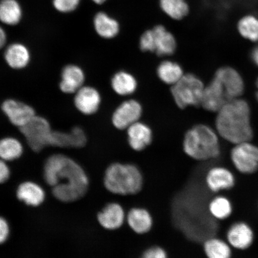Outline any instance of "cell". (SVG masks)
Segmentation results:
<instances>
[{
    "mask_svg": "<svg viewBox=\"0 0 258 258\" xmlns=\"http://www.w3.org/2000/svg\"><path fill=\"white\" fill-rule=\"evenodd\" d=\"M160 8L164 14L175 20H181L189 14L185 0H160Z\"/></svg>",
    "mask_w": 258,
    "mask_h": 258,
    "instance_id": "f546056e",
    "label": "cell"
},
{
    "mask_svg": "<svg viewBox=\"0 0 258 258\" xmlns=\"http://www.w3.org/2000/svg\"><path fill=\"white\" fill-rule=\"evenodd\" d=\"M4 57L6 63L11 69L21 70L30 63L31 55L30 50L25 45L14 43L6 48Z\"/></svg>",
    "mask_w": 258,
    "mask_h": 258,
    "instance_id": "ffe728a7",
    "label": "cell"
},
{
    "mask_svg": "<svg viewBox=\"0 0 258 258\" xmlns=\"http://www.w3.org/2000/svg\"><path fill=\"white\" fill-rule=\"evenodd\" d=\"M125 219L126 213L124 208L117 202L108 203L97 215L100 225L109 231L120 229L124 224Z\"/></svg>",
    "mask_w": 258,
    "mask_h": 258,
    "instance_id": "2e32d148",
    "label": "cell"
},
{
    "mask_svg": "<svg viewBox=\"0 0 258 258\" xmlns=\"http://www.w3.org/2000/svg\"><path fill=\"white\" fill-rule=\"evenodd\" d=\"M203 250L207 258H231L232 248L227 240L213 236L203 241Z\"/></svg>",
    "mask_w": 258,
    "mask_h": 258,
    "instance_id": "d4e9b609",
    "label": "cell"
},
{
    "mask_svg": "<svg viewBox=\"0 0 258 258\" xmlns=\"http://www.w3.org/2000/svg\"><path fill=\"white\" fill-rule=\"evenodd\" d=\"M226 240L233 249L245 250L253 244L254 234L252 228L246 222H235L228 229Z\"/></svg>",
    "mask_w": 258,
    "mask_h": 258,
    "instance_id": "5bb4252c",
    "label": "cell"
},
{
    "mask_svg": "<svg viewBox=\"0 0 258 258\" xmlns=\"http://www.w3.org/2000/svg\"><path fill=\"white\" fill-rule=\"evenodd\" d=\"M157 75L166 85L172 86L184 75L182 67L178 63L170 60H164L157 68Z\"/></svg>",
    "mask_w": 258,
    "mask_h": 258,
    "instance_id": "cb8c5ba5",
    "label": "cell"
},
{
    "mask_svg": "<svg viewBox=\"0 0 258 258\" xmlns=\"http://www.w3.org/2000/svg\"><path fill=\"white\" fill-rule=\"evenodd\" d=\"M44 178L52 187L54 198L64 203L82 198L88 191L89 180L82 167L72 158L53 154L44 166Z\"/></svg>",
    "mask_w": 258,
    "mask_h": 258,
    "instance_id": "6da1fadb",
    "label": "cell"
},
{
    "mask_svg": "<svg viewBox=\"0 0 258 258\" xmlns=\"http://www.w3.org/2000/svg\"><path fill=\"white\" fill-rule=\"evenodd\" d=\"M251 57L254 64L258 67V46L254 47L252 51H251Z\"/></svg>",
    "mask_w": 258,
    "mask_h": 258,
    "instance_id": "d590c367",
    "label": "cell"
},
{
    "mask_svg": "<svg viewBox=\"0 0 258 258\" xmlns=\"http://www.w3.org/2000/svg\"><path fill=\"white\" fill-rule=\"evenodd\" d=\"M92 1L95 3L96 4L102 5L103 3H104L105 2L107 1V0H92Z\"/></svg>",
    "mask_w": 258,
    "mask_h": 258,
    "instance_id": "8d00e7d4",
    "label": "cell"
},
{
    "mask_svg": "<svg viewBox=\"0 0 258 258\" xmlns=\"http://www.w3.org/2000/svg\"><path fill=\"white\" fill-rule=\"evenodd\" d=\"M7 41V35L3 28L0 27V49L5 46Z\"/></svg>",
    "mask_w": 258,
    "mask_h": 258,
    "instance_id": "e575fe53",
    "label": "cell"
},
{
    "mask_svg": "<svg viewBox=\"0 0 258 258\" xmlns=\"http://www.w3.org/2000/svg\"><path fill=\"white\" fill-rule=\"evenodd\" d=\"M237 31L244 39L257 43L258 42V16L246 14L241 17L237 23Z\"/></svg>",
    "mask_w": 258,
    "mask_h": 258,
    "instance_id": "4316f807",
    "label": "cell"
},
{
    "mask_svg": "<svg viewBox=\"0 0 258 258\" xmlns=\"http://www.w3.org/2000/svg\"><path fill=\"white\" fill-rule=\"evenodd\" d=\"M19 131L34 152L39 153L44 148L49 147L53 130L46 118L36 115Z\"/></svg>",
    "mask_w": 258,
    "mask_h": 258,
    "instance_id": "ba28073f",
    "label": "cell"
},
{
    "mask_svg": "<svg viewBox=\"0 0 258 258\" xmlns=\"http://www.w3.org/2000/svg\"><path fill=\"white\" fill-rule=\"evenodd\" d=\"M256 88H257V90H256V98L257 101L258 102V78L256 80Z\"/></svg>",
    "mask_w": 258,
    "mask_h": 258,
    "instance_id": "74e56055",
    "label": "cell"
},
{
    "mask_svg": "<svg viewBox=\"0 0 258 258\" xmlns=\"http://www.w3.org/2000/svg\"><path fill=\"white\" fill-rule=\"evenodd\" d=\"M86 74L82 68L76 64L64 66L61 72L59 88L64 94H75L85 84Z\"/></svg>",
    "mask_w": 258,
    "mask_h": 258,
    "instance_id": "e0dca14e",
    "label": "cell"
},
{
    "mask_svg": "<svg viewBox=\"0 0 258 258\" xmlns=\"http://www.w3.org/2000/svg\"><path fill=\"white\" fill-rule=\"evenodd\" d=\"M205 86L195 74L187 73L171 86L170 92L174 102L180 109L199 106H201Z\"/></svg>",
    "mask_w": 258,
    "mask_h": 258,
    "instance_id": "8992f818",
    "label": "cell"
},
{
    "mask_svg": "<svg viewBox=\"0 0 258 258\" xmlns=\"http://www.w3.org/2000/svg\"><path fill=\"white\" fill-rule=\"evenodd\" d=\"M80 0H53L54 8L62 13L72 12L78 7Z\"/></svg>",
    "mask_w": 258,
    "mask_h": 258,
    "instance_id": "4dcf8cb0",
    "label": "cell"
},
{
    "mask_svg": "<svg viewBox=\"0 0 258 258\" xmlns=\"http://www.w3.org/2000/svg\"><path fill=\"white\" fill-rule=\"evenodd\" d=\"M22 16L20 5L16 0H2L0 2V21L8 25H17Z\"/></svg>",
    "mask_w": 258,
    "mask_h": 258,
    "instance_id": "f1b7e54d",
    "label": "cell"
},
{
    "mask_svg": "<svg viewBox=\"0 0 258 258\" xmlns=\"http://www.w3.org/2000/svg\"><path fill=\"white\" fill-rule=\"evenodd\" d=\"M140 258H169L167 251L163 247L154 245L147 248Z\"/></svg>",
    "mask_w": 258,
    "mask_h": 258,
    "instance_id": "1f68e13d",
    "label": "cell"
},
{
    "mask_svg": "<svg viewBox=\"0 0 258 258\" xmlns=\"http://www.w3.org/2000/svg\"><path fill=\"white\" fill-rule=\"evenodd\" d=\"M102 96L94 87L84 86L74 94V104L77 110L85 115H92L99 111Z\"/></svg>",
    "mask_w": 258,
    "mask_h": 258,
    "instance_id": "4fadbf2b",
    "label": "cell"
},
{
    "mask_svg": "<svg viewBox=\"0 0 258 258\" xmlns=\"http://www.w3.org/2000/svg\"><path fill=\"white\" fill-rule=\"evenodd\" d=\"M16 196L19 201L33 207L42 204L46 198L43 188L37 183L30 181L23 182L18 186Z\"/></svg>",
    "mask_w": 258,
    "mask_h": 258,
    "instance_id": "7402d4cb",
    "label": "cell"
},
{
    "mask_svg": "<svg viewBox=\"0 0 258 258\" xmlns=\"http://www.w3.org/2000/svg\"><path fill=\"white\" fill-rule=\"evenodd\" d=\"M1 108L11 124L19 129L24 126L37 115L32 106L16 99L5 100Z\"/></svg>",
    "mask_w": 258,
    "mask_h": 258,
    "instance_id": "8fae6325",
    "label": "cell"
},
{
    "mask_svg": "<svg viewBox=\"0 0 258 258\" xmlns=\"http://www.w3.org/2000/svg\"><path fill=\"white\" fill-rule=\"evenodd\" d=\"M24 153V147L18 138L7 137L0 140V159L12 161L19 159Z\"/></svg>",
    "mask_w": 258,
    "mask_h": 258,
    "instance_id": "83f0119b",
    "label": "cell"
},
{
    "mask_svg": "<svg viewBox=\"0 0 258 258\" xmlns=\"http://www.w3.org/2000/svg\"><path fill=\"white\" fill-rule=\"evenodd\" d=\"M244 90V83L240 74L232 68L221 67L205 86L201 106L206 111L217 112L228 102L240 98Z\"/></svg>",
    "mask_w": 258,
    "mask_h": 258,
    "instance_id": "3957f363",
    "label": "cell"
},
{
    "mask_svg": "<svg viewBox=\"0 0 258 258\" xmlns=\"http://www.w3.org/2000/svg\"><path fill=\"white\" fill-rule=\"evenodd\" d=\"M10 234V228L6 219L0 217V244L5 243L8 239Z\"/></svg>",
    "mask_w": 258,
    "mask_h": 258,
    "instance_id": "d6a6232c",
    "label": "cell"
},
{
    "mask_svg": "<svg viewBox=\"0 0 258 258\" xmlns=\"http://www.w3.org/2000/svg\"><path fill=\"white\" fill-rule=\"evenodd\" d=\"M88 143L85 131L80 126H74L69 132L53 131L51 133L49 147L81 148Z\"/></svg>",
    "mask_w": 258,
    "mask_h": 258,
    "instance_id": "9a60e30c",
    "label": "cell"
},
{
    "mask_svg": "<svg viewBox=\"0 0 258 258\" xmlns=\"http://www.w3.org/2000/svg\"><path fill=\"white\" fill-rule=\"evenodd\" d=\"M230 158L235 169L243 175H251L258 170V147L250 141L235 144Z\"/></svg>",
    "mask_w": 258,
    "mask_h": 258,
    "instance_id": "9c48e42d",
    "label": "cell"
},
{
    "mask_svg": "<svg viewBox=\"0 0 258 258\" xmlns=\"http://www.w3.org/2000/svg\"><path fill=\"white\" fill-rule=\"evenodd\" d=\"M11 176V170L6 161L0 159V184L7 181Z\"/></svg>",
    "mask_w": 258,
    "mask_h": 258,
    "instance_id": "836d02e7",
    "label": "cell"
},
{
    "mask_svg": "<svg viewBox=\"0 0 258 258\" xmlns=\"http://www.w3.org/2000/svg\"><path fill=\"white\" fill-rule=\"evenodd\" d=\"M140 48L144 52L156 53L159 56H169L175 53L176 38L163 25H157L145 31L140 39Z\"/></svg>",
    "mask_w": 258,
    "mask_h": 258,
    "instance_id": "52a82bcc",
    "label": "cell"
},
{
    "mask_svg": "<svg viewBox=\"0 0 258 258\" xmlns=\"http://www.w3.org/2000/svg\"><path fill=\"white\" fill-rule=\"evenodd\" d=\"M125 222L131 230L138 235L150 233L154 225L152 215L148 210L141 207H134L128 210Z\"/></svg>",
    "mask_w": 258,
    "mask_h": 258,
    "instance_id": "d6986e66",
    "label": "cell"
},
{
    "mask_svg": "<svg viewBox=\"0 0 258 258\" xmlns=\"http://www.w3.org/2000/svg\"><path fill=\"white\" fill-rule=\"evenodd\" d=\"M143 114L141 103L134 99L125 100L115 109L111 116V122L118 130L126 131L139 121Z\"/></svg>",
    "mask_w": 258,
    "mask_h": 258,
    "instance_id": "30bf717a",
    "label": "cell"
},
{
    "mask_svg": "<svg viewBox=\"0 0 258 258\" xmlns=\"http://www.w3.org/2000/svg\"><path fill=\"white\" fill-rule=\"evenodd\" d=\"M215 128L208 125H193L186 132L182 141V149L187 156L199 161L217 159L221 154V145Z\"/></svg>",
    "mask_w": 258,
    "mask_h": 258,
    "instance_id": "277c9868",
    "label": "cell"
},
{
    "mask_svg": "<svg viewBox=\"0 0 258 258\" xmlns=\"http://www.w3.org/2000/svg\"><path fill=\"white\" fill-rule=\"evenodd\" d=\"M208 211L216 221H224L233 214V207L230 200L224 196L214 197L209 202Z\"/></svg>",
    "mask_w": 258,
    "mask_h": 258,
    "instance_id": "484cf974",
    "label": "cell"
},
{
    "mask_svg": "<svg viewBox=\"0 0 258 258\" xmlns=\"http://www.w3.org/2000/svg\"><path fill=\"white\" fill-rule=\"evenodd\" d=\"M215 130L219 136L234 145L251 141L253 132L249 104L240 98L226 104L217 112Z\"/></svg>",
    "mask_w": 258,
    "mask_h": 258,
    "instance_id": "7a4b0ae2",
    "label": "cell"
},
{
    "mask_svg": "<svg viewBox=\"0 0 258 258\" xmlns=\"http://www.w3.org/2000/svg\"><path fill=\"white\" fill-rule=\"evenodd\" d=\"M93 24L96 33L105 39H112L120 32L118 21L104 12H99L95 15Z\"/></svg>",
    "mask_w": 258,
    "mask_h": 258,
    "instance_id": "603a6c76",
    "label": "cell"
},
{
    "mask_svg": "<svg viewBox=\"0 0 258 258\" xmlns=\"http://www.w3.org/2000/svg\"><path fill=\"white\" fill-rule=\"evenodd\" d=\"M111 86L116 94L120 96H130L137 91L138 81L133 74L121 70L115 73L111 79Z\"/></svg>",
    "mask_w": 258,
    "mask_h": 258,
    "instance_id": "44dd1931",
    "label": "cell"
},
{
    "mask_svg": "<svg viewBox=\"0 0 258 258\" xmlns=\"http://www.w3.org/2000/svg\"><path fill=\"white\" fill-rule=\"evenodd\" d=\"M205 182L210 191L218 194L233 188L235 184V177L227 167L214 166L206 172Z\"/></svg>",
    "mask_w": 258,
    "mask_h": 258,
    "instance_id": "7c38bea8",
    "label": "cell"
},
{
    "mask_svg": "<svg viewBox=\"0 0 258 258\" xmlns=\"http://www.w3.org/2000/svg\"><path fill=\"white\" fill-rule=\"evenodd\" d=\"M127 143L132 150L141 152L152 143V129L144 122L139 121L126 129Z\"/></svg>",
    "mask_w": 258,
    "mask_h": 258,
    "instance_id": "ac0fdd59",
    "label": "cell"
},
{
    "mask_svg": "<svg viewBox=\"0 0 258 258\" xmlns=\"http://www.w3.org/2000/svg\"><path fill=\"white\" fill-rule=\"evenodd\" d=\"M104 185L113 195L135 196L143 190L144 178L141 170L135 164L115 162L105 170Z\"/></svg>",
    "mask_w": 258,
    "mask_h": 258,
    "instance_id": "5b68a950",
    "label": "cell"
}]
</instances>
